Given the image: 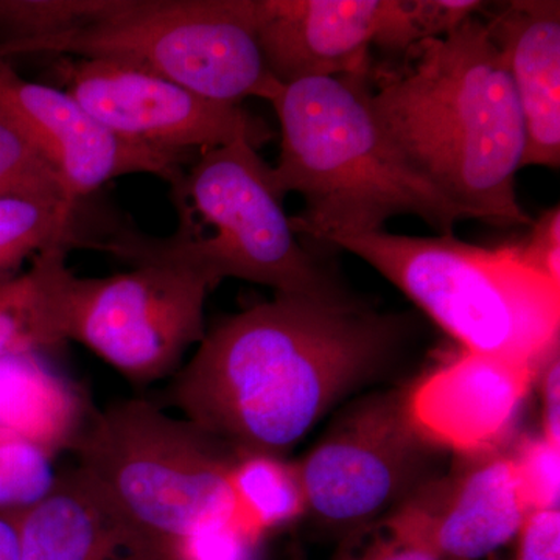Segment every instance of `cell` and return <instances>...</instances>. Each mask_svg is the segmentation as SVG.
<instances>
[{
  "label": "cell",
  "mask_w": 560,
  "mask_h": 560,
  "mask_svg": "<svg viewBox=\"0 0 560 560\" xmlns=\"http://www.w3.org/2000/svg\"><path fill=\"white\" fill-rule=\"evenodd\" d=\"M511 456L528 511L560 510V447L526 436Z\"/></svg>",
  "instance_id": "obj_25"
},
{
  "label": "cell",
  "mask_w": 560,
  "mask_h": 560,
  "mask_svg": "<svg viewBox=\"0 0 560 560\" xmlns=\"http://www.w3.org/2000/svg\"><path fill=\"white\" fill-rule=\"evenodd\" d=\"M488 3L478 0H405V18L411 46L427 39L444 38Z\"/></svg>",
  "instance_id": "obj_26"
},
{
  "label": "cell",
  "mask_w": 560,
  "mask_h": 560,
  "mask_svg": "<svg viewBox=\"0 0 560 560\" xmlns=\"http://www.w3.org/2000/svg\"><path fill=\"white\" fill-rule=\"evenodd\" d=\"M72 452L128 558L160 560L191 534L243 517L231 481L241 453L150 401L92 412Z\"/></svg>",
  "instance_id": "obj_5"
},
{
  "label": "cell",
  "mask_w": 560,
  "mask_h": 560,
  "mask_svg": "<svg viewBox=\"0 0 560 560\" xmlns=\"http://www.w3.org/2000/svg\"><path fill=\"white\" fill-rule=\"evenodd\" d=\"M0 560H20L18 529L10 515L0 514Z\"/></svg>",
  "instance_id": "obj_30"
},
{
  "label": "cell",
  "mask_w": 560,
  "mask_h": 560,
  "mask_svg": "<svg viewBox=\"0 0 560 560\" xmlns=\"http://www.w3.org/2000/svg\"><path fill=\"white\" fill-rule=\"evenodd\" d=\"M257 39L280 84L370 73L371 46L405 51V0H254Z\"/></svg>",
  "instance_id": "obj_12"
},
{
  "label": "cell",
  "mask_w": 560,
  "mask_h": 560,
  "mask_svg": "<svg viewBox=\"0 0 560 560\" xmlns=\"http://www.w3.org/2000/svg\"><path fill=\"white\" fill-rule=\"evenodd\" d=\"M291 560H307V558H305L304 551L301 548L294 547L293 551H291Z\"/></svg>",
  "instance_id": "obj_31"
},
{
  "label": "cell",
  "mask_w": 560,
  "mask_h": 560,
  "mask_svg": "<svg viewBox=\"0 0 560 560\" xmlns=\"http://www.w3.org/2000/svg\"><path fill=\"white\" fill-rule=\"evenodd\" d=\"M13 197L69 201L60 176L49 162L0 120V198Z\"/></svg>",
  "instance_id": "obj_23"
},
{
  "label": "cell",
  "mask_w": 560,
  "mask_h": 560,
  "mask_svg": "<svg viewBox=\"0 0 560 560\" xmlns=\"http://www.w3.org/2000/svg\"><path fill=\"white\" fill-rule=\"evenodd\" d=\"M396 511L444 560H480L510 544L529 514L511 452L459 455Z\"/></svg>",
  "instance_id": "obj_13"
},
{
  "label": "cell",
  "mask_w": 560,
  "mask_h": 560,
  "mask_svg": "<svg viewBox=\"0 0 560 560\" xmlns=\"http://www.w3.org/2000/svg\"><path fill=\"white\" fill-rule=\"evenodd\" d=\"M401 54L368 75L372 110L401 160L467 220L530 224L515 187L525 125L485 18Z\"/></svg>",
  "instance_id": "obj_2"
},
{
  "label": "cell",
  "mask_w": 560,
  "mask_h": 560,
  "mask_svg": "<svg viewBox=\"0 0 560 560\" xmlns=\"http://www.w3.org/2000/svg\"><path fill=\"white\" fill-rule=\"evenodd\" d=\"M525 125L523 167L560 165V3L517 0L486 18Z\"/></svg>",
  "instance_id": "obj_15"
},
{
  "label": "cell",
  "mask_w": 560,
  "mask_h": 560,
  "mask_svg": "<svg viewBox=\"0 0 560 560\" xmlns=\"http://www.w3.org/2000/svg\"><path fill=\"white\" fill-rule=\"evenodd\" d=\"M66 248L33 257L31 271L0 285V357L40 352L66 341L62 296L69 267Z\"/></svg>",
  "instance_id": "obj_18"
},
{
  "label": "cell",
  "mask_w": 560,
  "mask_h": 560,
  "mask_svg": "<svg viewBox=\"0 0 560 560\" xmlns=\"http://www.w3.org/2000/svg\"><path fill=\"white\" fill-rule=\"evenodd\" d=\"M537 372L514 361L463 350L411 386L412 415L440 447L501 451L517 423Z\"/></svg>",
  "instance_id": "obj_14"
},
{
  "label": "cell",
  "mask_w": 560,
  "mask_h": 560,
  "mask_svg": "<svg viewBox=\"0 0 560 560\" xmlns=\"http://www.w3.org/2000/svg\"><path fill=\"white\" fill-rule=\"evenodd\" d=\"M215 283L168 264L132 265L106 278L70 271L62 300L66 341H79L136 385L179 371L206 337L205 308Z\"/></svg>",
  "instance_id": "obj_9"
},
{
  "label": "cell",
  "mask_w": 560,
  "mask_h": 560,
  "mask_svg": "<svg viewBox=\"0 0 560 560\" xmlns=\"http://www.w3.org/2000/svg\"><path fill=\"white\" fill-rule=\"evenodd\" d=\"M20 560H125L119 529L75 469L58 475L49 495L10 515Z\"/></svg>",
  "instance_id": "obj_16"
},
{
  "label": "cell",
  "mask_w": 560,
  "mask_h": 560,
  "mask_svg": "<svg viewBox=\"0 0 560 560\" xmlns=\"http://www.w3.org/2000/svg\"><path fill=\"white\" fill-rule=\"evenodd\" d=\"M534 270L560 285V209L548 210L534 224L528 241L517 246Z\"/></svg>",
  "instance_id": "obj_28"
},
{
  "label": "cell",
  "mask_w": 560,
  "mask_h": 560,
  "mask_svg": "<svg viewBox=\"0 0 560 560\" xmlns=\"http://www.w3.org/2000/svg\"><path fill=\"white\" fill-rule=\"evenodd\" d=\"M60 55L127 62L209 101L271 102L254 0H108L97 20L43 38L0 43V57Z\"/></svg>",
  "instance_id": "obj_7"
},
{
  "label": "cell",
  "mask_w": 560,
  "mask_h": 560,
  "mask_svg": "<svg viewBox=\"0 0 560 560\" xmlns=\"http://www.w3.org/2000/svg\"><path fill=\"white\" fill-rule=\"evenodd\" d=\"M442 451L412 415L411 386L364 397L298 460L305 515L345 536L382 521L441 475Z\"/></svg>",
  "instance_id": "obj_8"
},
{
  "label": "cell",
  "mask_w": 560,
  "mask_h": 560,
  "mask_svg": "<svg viewBox=\"0 0 560 560\" xmlns=\"http://www.w3.org/2000/svg\"><path fill=\"white\" fill-rule=\"evenodd\" d=\"M331 560H444L399 514L346 534Z\"/></svg>",
  "instance_id": "obj_24"
},
{
  "label": "cell",
  "mask_w": 560,
  "mask_h": 560,
  "mask_svg": "<svg viewBox=\"0 0 560 560\" xmlns=\"http://www.w3.org/2000/svg\"><path fill=\"white\" fill-rule=\"evenodd\" d=\"M238 511L264 534L298 521L307 512L296 463L267 453H241L232 469Z\"/></svg>",
  "instance_id": "obj_20"
},
{
  "label": "cell",
  "mask_w": 560,
  "mask_h": 560,
  "mask_svg": "<svg viewBox=\"0 0 560 560\" xmlns=\"http://www.w3.org/2000/svg\"><path fill=\"white\" fill-rule=\"evenodd\" d=\"M512 560H560V510L530 511Z\"/></svg>",
  "instance_id": "obj_27"
},
{
  "label": "cell",
  "mask_w": 560,
  "mask_h": 560,
  "mask_svg": "<svg viewBox=\"0 0 560 560\" xmlns=\"http://www.w3.org/2000/svg\"><path fill=\"white\" fill-rule=\"evenodd\" d=\"M108 0H0V43L58 35L97 20Z\"/></svg>",
  "instance_id": "obj_22"
},
{
  "label": "cell",
  "mask_w": 560,
  "mask_h": 560,
  "mask_svg": "<svg viewBox=\"0 0 560 560\" xmlns=\"http://www.w3.org/2000/svg\"><path fill=\"white\" fill-rule=\"evenodd\" d=\"M404 330L352 298L276 293L206 331L171 400L235 452L282 456L385 368Z\"/></svg>",
  "instance_id": "obj_1"
},
{
  "label": "cell",
  "mask_w": 560,
  "mask_h": 560,
  "mask_svg": "<svg viewBox=\"0 0 560 560\" xmlns=\"http://www.w3.org/2000/svg\"><path fill=\"white\" fill-rule=\"evenodd\" d=\"M66 92L108 130L151 149L201 154L271 130L241 105L209 101L167 79L114 60L62 62Z\"/></svg>",
  "instance_id": "obj_10"
},
{
  "label": "cell",
  "mask_w": 560,
  "mask_h": 560,
  "mask_svg": "<svg viewBox=\"0 0 560 560\" xmlns=\"http://www.w3.org/2000/svg\"><path fill=\"white\" fill-rule=\"evenodd\" d=\"M541 397V436L560 447V353L559 349L548 357L537 372Z\"/></svg>",
  "instance_id": "obj_29"
},
{
  "label": "cell",
  "mask_w": 560,
  "mask_h": 560,
  "mask_svg": "<svg viewBox=\"0 0 560 560\" xmlns=\"http://www.w3.org/2000/svg\"><path fill=\"white\" fill-rule=\"evenodd\" d=\"M0 120L49 162L73 205L132 173H149L173 184L200 156L151 149L114 135L68 92L22 79L3 57Z\"/></svg>",
  "instance_id": "obj_11"
},
{
  "label": "cell",
  "mask_w": 560,
  "mask_h": 560,
  "mask_svg": "<svg viewBox=\"0 0 560 560\" xmlns=\"http://www.w3.org/2000/svg\"><path fill=\"white\" fill-rule=\"evenodd\" d=\"M54 456L13 431L0 430V514L28 510L57 482Z\"/></svg>",
  "instance_id": "obj_21"
},
{
  "label": "cell",
  "mask_w": 560,
  "mask_h": 560,
  "mask_svg": "<svg viewBox=\"0 0 560 560\" xmlns=\"http://www.w3.org/2000/svg\"><path fill=\"white\" fill-rule=\"evenodd\" d=\"M79 206L62 198H0V285L50 248L81 246Z\"/></svg>",
  "instance_id": "obj_19"
},
{
  "label": "cell",
  "mask_w": 560,
  "mask_h": 560,
  "mask_svg": "<svg viewBox=\"0 0 560 560\" xmlns=\"http://www.w3.org/2000/svg\"><path fill=\"white\" fill-rule=\"evenodd\" d=\"M270 165L249 140L205 151L175 183L171 197L178 226L167 237L120 230L92 238L127 264H168L200 272L219 285L234 278L276 293L324 300L350 298L293 230Z\"/></svg>",
  "instance_id": "obj_4"
},
{
  "label": "cell",
  "mask_w": 560,
  "mask_h": 560,
  "mask_svg": "<svg viewBox=\"0 0 560 560\" xmlns=\"http://www.w3.org/2000/svg\"><path fill=\"white\" fill-rule=\"evenodd\" d=\"M91 416L79 388L39 352L0 357V430L27 438L55 458L73 451Z\"/></svg>",
  "instance_id": "obj_17"
},
{
  "label": "cell",
  "mask_w": 560,
  "mask_h": 560,
  "mask_svg": "<svg viewBox=\"0 0 560 560\" xmlns=\"http://www.w3.org/2000/svg\"><path fill=\"white\" fill-rule=\"evenodd\" d=\"M368 75L294 81L271 98L280 124L272 186L282 198H304L291 224L307 248L383 231L397 215L419 217L442 235L467 220L394 149L372 110Z\"/></svg>",
  "instance_id": "obj_3"
},
{
  "label": "cell",
  "mask_w": 560,
  "mask_h": 560,
  "mask_svg": "<svg viewBox=\"0 0 560 560\" xmlns=\"http://www.w3.org/2000/svg\"><path fill=\"white\" fill-rule=\"evenodd\" d=\"M329 248L370 264L467 352L539 371L559 349L560 285L529 267L517 246L375 231L331 238Z\"/></svg>",
  "instance_id": "obj_6"
}]
</instances>
